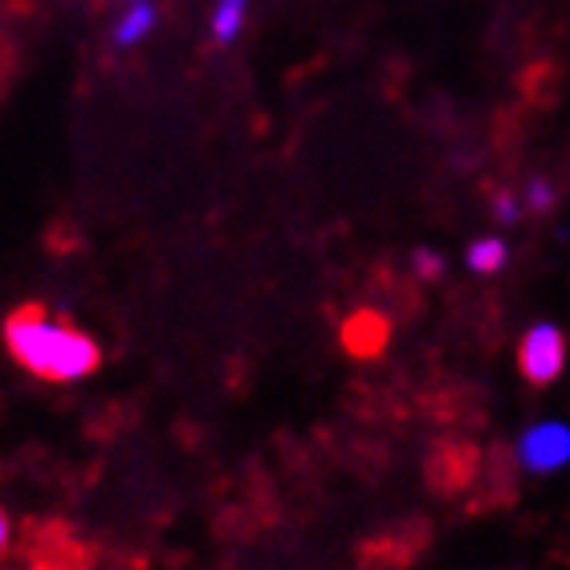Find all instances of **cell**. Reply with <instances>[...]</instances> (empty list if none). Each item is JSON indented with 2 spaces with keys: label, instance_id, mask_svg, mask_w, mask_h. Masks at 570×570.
Instances as JSON below:
<instances>
[{
  "label": "cell",
  "instance_id": "cell-4",
  "mask_svg": "<svg viewBox=\"0 0 570 570\" xmlns=\"http://www.w3.org/2000/svg\"><path fill=\"white\" fill-rule=\"evenodd\" d=\"M387 338H392V326H387V318L375 314V309H358L343 326V346L355 358H375L383 346H387Z\"/></svg>",
  "mask_w": 570,
  "mask_h": 570
},
{
  "label": "cell",
  "instance_id": "cell-7",
  "mask_svg": "<svg viewBox=\"0 0 570 570\" xmlns=\"http://www.w3.org/2000/svg\"><path fill=\"white\" fill-rule=\"evenodd\" d=\"M505 257H510V249H505V240L501 237H481L469 245V253H464V262H469L473 274H498L501 265H505Z\"/></svg>",
  "mask_w": 570,
  "mask_h": 570
},
{
  "label": "cell",
  "instance_id": "cell-3",
  "mask_svg": "<svg viewBox=\"0 0 570 570\" xmlns=\"http://www.w3.org/2000/svg\"><path fill=\"white\" fill-rule=\"evenodd\" d=\"M518 461H522L525 473H538V476L567 469L570 464V428L554 424V420L525 428L522 440H518Z\"/></svg>",
  "mask_w": 570,
  "mask_h": 570
},
{
  "label": "cell",
  "instance_id": "cell-9",
  "mask_svg": "<svg viewBox=\"0 0 570 570\" xmlns=\"http://www.w3.org/2000/svg\"><path fill=\"white\" fill-rule=\"evenodd\" d=\"M493 213H498V220L510 225V220H518V200H513L510 191H501L498 200H493Z\"/></svg>",
  "mask_w": 570,
  "mask_h": 570
},
{
  "label": "cell",
  "instance_id": "cell-5",
  "mask_svg": "<svg viewBox=\"0 0 570 570\" xmlns=\"http://www.w3.org/2000/svg\"><path fill=\"white\" fill-rule=\"evenodd\" d=\"M155 24H159L155 0H122V12L115 29H110V41H115V49H135L155 33Z\"/></svg>",
  "mask_w": 570,
  "mask_h": 570
},
{
  "label": "cell",
  "instance_id": "cell-8",
  "mask_svg": "<svg viewBox=\"0 0 570 570\" xmlns=\"http://www.w3.org/2000/svg\"><path fill=\"white\" fill-rule=\"evenodd\" d=\"M554 200H559L554 184H547V179H530V188H525V208H530V213H550Z\"/></svg>",
  "mask_w": 570,
  "mask_h": 570
},
{
  "label": "cell",
  "instance_id": "cell-10",
  "mask_svg": "<svg viewBox=\"0 0 570 570\" xmlns=\"http://www.w3.org/2000/svg\"><path fill=\"white\" fill-rule=\"evenodd\" d=\"M416 269H420L424 277H440V269H444V265H440V257H436L432 249H420V253H416Z\"/></svg>",
  "mask_w": 570,
  "mask_h": 570
},
{
  "label": "cell",
  "instance_id": "cell-2",
  "mask_svg": "<svg viewBox=\"0 0 570 570\" xmlns=\"http://www.w3.org/2000/svg\"><path fill=\"white\" fill-rule=\"evenodd\" d=\"M562 367H567V334L550 322L530 326L522 334V346H518V371L525 375V383L550 387L562 375Z\"/></svg>",
  "mask_w": 570,
  "mask_h": 570
},
{
  "label": "cell",
  "instance_id": "cell-1",
  "mask_svg": "<svg viewBox=\"0 0 570 570\" xmlns=\"http://www.w3.org/2000/svg\"><path fill=\"white\" fill-rule=\"evenodd\" d=\"M4 346L29 375L46 383H78L95 375L102 351L86 331L53 318L46 306H17L4 318Z\"/></svg>",
  "mask_w": 570,
  "mask_h": 570
},
{
  "label": "cell",
  "instance_id": "cell-6",
  "mask_svg": "<svg viewBox=\"0 0 570 570\" xmlns=\"http://www.w3.org/2000/svg\"><path fill=\"white\" fill-rule=\"evenodd\" d=\"M253 0H213V12H208V33H213L216 46H233L245 24H249Z\"/></svg>",
  "mask_w": 570,
  "mask_h": 570
},
{
  "label": "cell",
  "instance_id": "cell-11",
  "mask_svg": "<svg viewBox=\"0 0 570 570\" xmlns=\"http://www.w3.org/2000/svg\"><path fill=\"white\" fill-rule=\"evenodd\" d=\"M9 518H4V510H0V554H4V547H9Z\"/></svg>",
  "mask_w": 570,
  "mask_h": 570
}]
</instances>
